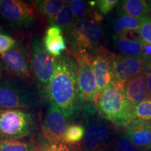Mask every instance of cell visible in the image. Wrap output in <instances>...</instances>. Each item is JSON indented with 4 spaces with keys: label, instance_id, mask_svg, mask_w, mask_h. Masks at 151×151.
Listing matches in <instances>:
<instances>
[{
    "label": "cell",
    "instance_id": "cell-1",
    "mask_svg": "<svg viewBox=\"0 0 151 151\" xmlns=\"http://www.w3.org/2000/svg\"><path fill=\"white\" fill-rule=\"evenodd\" d=\"M78 65L71 53L56 58L53 76L45 92L48 101L62 111L68 120L82 109L78 90Z\"/></svg>",
    "mask_w": 151,
    "mask_h": 151
},
{
    "label": "cell",
    "instance_id": "cell-2",
    "mask_svg": "<svg viewBox=\"0 0 151 151\" xmlns=\"http://www.w3.org/2000/svg\"><path fill=\"white\" fill-rule=\"evenodd\" d=\"M124 83L113 81L98 95L96 101L99 116L116 127H125L132 122L133 107L124 95Z\"/></svg>",
    "mask_w": 151,
    "mask_h": 151
},
{
    "label": "cell",
    "instance_id": "cell-3",
    "mask_svg": "<svg viewBox=\"0 0 151 151\" xmlns=\"http://www.w3.org/2000/svg\"><path fill=\"white\" fill-rule=\"evenodd\" d=\"M66 34L69 52L74 57L92 55L103 47V32L100 23L93 19L76 20Z\"/></svg>",
    "mask_w": 151,
    "mask_h": 151
},
{
    "label": "cell",
    "instance_id": "cell-4",
    "mask_svg": "<svg viewBox=\"0 0 151 151\" xmlns=\"http://www.w3.org/2000/svg\"><path fill=\"white\" fill-rule=\"evenodd\" d=\"M37 124V114L29 109H0V141L30 139Z\"/></svg>",
    "mask_w": 151,
    "mask_h": 151
},
{
    "label": "cell",
    "instance_id": "cell-5",
    "mask_svg": "<svg viewBox=\"0 0 151 151\" xmlns=\"http://www.w3.org/2000/svg\"><path fill=\"white\" fill-rule=\"evenodd\" d=\"M84 138L78 144L80 151H106L112 147L116 132L108 120L95 116V112L85 115Z\"/></svg>",
    "mask_w": 151,
    "mask_h": 151
},
{
    "label": "cell",
    "instance_id": "cell-6",
    "mask_svg": "<svg viewBox=\"0 0 151 151\" xmlns=\"http://www.w3.org/2000/svg\"><path fill=\"white\" fill-rule=\"evenodd\" d=\"M40 98L38 92L24 83L0 82V109L32 110L40 105Z\"/></svg>",
    "mask_w": 151,
    "mask_h": 151
},
{
    "label": "cell",
    "instance_id": "cell-7",
    "mask_svg": "<svg viewBox=\"0 0 151 151\" xmlns=\"http://www.w3.org/2000/svg\"><path fill=\"white\" fill-rule=\"evenodd\" d=\"M78 65V90L80 102L84 115L96 112L97 84L92 71V55L82 54L75 57Z\"/></svg>",
    "mask_w": 151,
    "mask_h": 151
},
{
    "label": "cell",
    "instance_id": "cell-8",
    "mask_svg": "<svg viewBox=\"0 0 151 151\" xmlns=\"http://www.w3.org/2000/svg\"><path fill=\"white\" fill-rule=\"evenodd\" d=\"M30 62L33 78L44 92L53 76L56 58L48 53L39 37L32 38L29 48Z\"/></svg>",
    "mask_w": 151,
    "mask_h": 151
},
{
    "label": "cell",
    "instance_id": "cell-9",
    "mask_svg": "<svg viewBox=\"0 0 151 151\" xmlns=\"http://www.w3.org/2000/svg\"><path fill=\"white\" fill-rule=\"evenodd\" d=\"M38 14L35 3L22 0H0V15L20 29L32 27L37 21Z\"/></svg>",
    "mask_w": 151,
    "mask_h": 151
},
{
    "label": "cell",
    "instance_id": "cell-10",
    "mask_svg": "<svg viewBox=\"0 0 151 151\" xmlns=\"http://www.w3.org/2000/svg\"><path fill=\"white\" fill-rule=\"evenodd\" d=\"M0 62L1 68L20 80L29 81L32 78L29 49L20 41L0 55Z\"/></svg>",
    "mask_w": 151,
    "mask_h": 151
},
{
    "label": "cell",
    "instance_id": "cell-11",
    "mask_svg": "<svg viewBox=\"0 0 151 151\" xmlns=\"http://www.w3.org/2000/svg\"><path fill=\"white\" fill-rule=\"evenodd\" d=\"M69 120L56 106L49 103L39 134L38 145L60 143L69 125Z\"/></svg>",
    "mask_w": 151,
    "mask_h": 151
},
{
    "label": "cell",
    "instance_id": "cell-12",
    "mask_svg": "<svg viewBox=\"0 0 151 151\" xmlns=\"http://www.w3.org/2000/svg\"><path fill=\"white\" fill-rule=\"evenodd\" d=\"M113 55V53L102 47L92 55V71L97 84L96 101L98 95L114 81L112 66Z\"/></svg>",
    "mask_w": 151,
    "mask_h": 151
},
{
    "label": "cell",
    "instance_id": "cell-13",
    "mask_svg": "<svg viewBox=\"0 0 151 151\" xmlns=\"http://www.w3.org/2000/svg\"><path fill=\"white\" fill-rule=\"evenodd\" d=\"M146 60L123 55H113L112 66L114 81L125 83L145 72Z\"/></svg>",
    "mask_w": 151,
    "mask_h": 151
},
{
    "label": "cell",
    "instance_id": "cell-14",
    "mask_svg": "<svg viewBox=\"0 0 151 151\" xmlns=\"http://www.w3.org/2000/svg\"><path fill=\"white\" fill-rule=\"evenodd\" d=\"M124 133L140 150L151 148V120H134L124 127Z\"/></svg>",
    "mask_w": 151,
    "mask_h": 151
},
{
    "label": "cell",
    "instance_id": "cell-15",
    "mask_svg": "<svg viewBox=\"0 0 151 151\" xmlns=\"http://www.w3.org/2000/svg\"><path fill=\"white\" fill-rule=\"evenodd\" d=\"M124 92L128 103L133 108L143 101L150 99L146 73L138 75L124 83Z\"/></svg>",
    "mask_w": 151,
    "mask_h": 151
},
{
    "label": "cell",
    "instance_id": "cell-16",
    "mask_svg": "<svg viewBox=\"0 0 151 151\" xmlns=\"http://www.w3.org/2000/svg\"><path fill=\"white\" fill-rule=\"evenodd\" d=\"M42 41L48 53L55 58L63 55L67 49V43L63 31L61 27L54 23H51L47 28Z\"/></svg>",
    "mask_w": 151,
    "mask_h": 151
},
{
    "label": "cell",
    "instance_id": "cell-17",
    "mask_svg": "<svg viewBox=\"0 0 151 151\" xmlns=\"http://www.w3.org/2000/svg\"><path fill=\"white\" fill-rule=\"evenodd\" d=\"M115 48L121 55L143 58V46L141 38L127 35H113Z\"/></svg>",
    "mask_w": 151,
    "mask_h": 151
},
{
    "label": "cell",
    "instance_id": "cell-18",
    "mask_svg": "<svg viewBox=\"0 0 151 151\" xmlns=\"http://www.w3.org/2000/svg\"><path fill=\"white\" fill-rule=\"evenodd\" d=\"M119 16H127L141 20L150 15L146 1L143 0H124L118 4Z\"/></svg>",
    "mask_w": 151,
    "mask_h": 151
},
{
    "label": "cell",
    "instance_id": "cell-19",
    "mask_svg": "<svg viewBox=\"0 0 151 151\" xmlns=\"http://www.w3.org/2000/svg\"><path fill=\"white\" fill-rule=\"evenodd\" d=\"M114 35H127L140 38V20L127 16H119L113 24Z\"/></svg>",
    "mask_w": 151,
    "mask_h": 151
},
{
    "label": "cell",
    "instance_id": "cell-20",
    "mask_svg": "<svg viewBox=\"0 0 151 151\" xmlns=\"http://www.w3.org/2000/svg\"><path fill=\"white\" fill-rule=\"evenodd\" d=\"M35 4L38 13L51 22L65 6V1L60 0H41L35 1Z\"/></svg>",
    "mask_w": 151,
    "mask_h": 151
},
{
    "label": "cell",
    "instance_id": "cell-21",
    "mask_svg": "<svg viewBox=\"0 0 151 151\" xmlns=\"http://www.w3.org/2000/svg\"><path fill=\"white\" fill-rule=\"evenodd\" d=\"M37 143L29 140L0 141V151H37Z\"/></svg>",
    "mask_w": 151,
    "mask_h": 151
},
{
    "label": "cell",
    "instance_id": "cell-22",
    "mask_svg": "<svg viewBox=\"0 0 151 151\" xmlns=\"http://www.w3.org/2000/svg\"><path fill=\"white\" fill-rule=\"evenodd\" d=\"M86 129L82 124L73 123L68 125L64 134L62 142L69 145H78L84 138Z\"/></svg>",
    "mask_w": 151,
    "mask_h": 151
},
{
    "label": "cell",
    "instance_id": "cell-23",
    "mask_svg": "<svg viewBox=\"0 0 151 151\" xmlns=\"http://www.w3.org/2000/svg\"><path fill=\"white\" fill-rule=\"evenodd\" d=\"M75 21V17L71 6L65 4L51 23L55 24L61 27L65 34L73 27Z\"/></svg>",
    "mask_w": 151,
    "mask_h": 151
},
{
    "label": "cell",
    "instance_id": "cell-24",
    "mask_svg": "<svg viewBox=\"0 0 151 151\" xmlns=\"http://www.w3.org/2000/svg\"><path fill=\"white\" fill-rule=\"evenodd\" d=\"M70 6L76 20L89 19L90 17L93 16V8L90 6L88 1L75 0L70 4Z\"/></svg>",
    "mask_w": 151,
    "mask_h": 151
},
{
    "label": "cell",
    "instance_id": "cell-25",
    "mask_svg": "<svg viewBox=\"0 0 151 151\" xmlns=\"http://www.w3.org/2000/svg\"><path fill=\"white\" fill-rule=\"evenodd\" d=\"M112 148L113 151H141L130 141L124 132L116 134Z\"/></svg>",
    "mask_w": 151,
    "mask_h": 151
},
{
    "label": "cell",
    "instance_id": "cell-26",
    "mask_svg": "<svg viewBox=\"0 0 151 151\" xmlns=\"http://www.w3.org/2000/svg\"><path fill=\"white\" fill-rule=\"evenodd\" d=\"M132 122L134 120H151V99L146 100L132 109Z\"/></svg>",
    "mask_w": 151,
    "mask_h": 151
},
{
    "label": "cell",
    "instance_id": "cell-27",
    "mask_svg": "<svg viewBox=\"0 0 151 151\" xmlns=\"http://www.w3.org/2000/svg\"><path fill=\"white\" fill-rule=\"evenodd\" d=\"M37 151H80L78 145H69L63 142L49 143V144H37Z\"/></svg>",
    "mask_w": 151,
    "mask_h": 151
},
{
    "label": "cell",
    "instance_id": "cell-28",
    "mask_svg": "<svg viewBox=\"0 0 151 151\" xmlns=\"http://www.w3.org/2000/svg\"><path fill=\"white\" fill-rule=\"evenodd\" d=\"M139 35L143 42L151 46V16H147L140 20Z\"/></svg>",
    "mask_w": 151,
    "mask_h": 151
},
{
    "label": "cell",
    "instance_id": "cell-29",
    "mask_svg": "<svg viewBox=\"0 0 151 151\" xmlns=\"http://www.w3.org/2000/svg\"><path fill=\"white\" fill-rule=\"evenodd\" d=\"M118 2L117 0H99L96 1V8L101 16H106L118 5Z\"/></svg>",
    "mask_w": 151,
    "mask_h": 151
},
{
    "label": "cell",
    "instance_id": "cell-30",
    "mask_svg": "<svg viewBox=\"0 0 151 151\" xmlns=\"http://www.w3.org/2000/svg\"><path fill=\"white\" fill-rule=\"evenodd\" d=\"M17 41L14 38L0 32V55L10 50L16 45Z\"/></svg>",
    "mask_w": 151,
    "mask_h": 151
},
{
    "label": "cell",
    "instance_id": "cell-31",
    "mask_svg": "<svg viewBox=\"0 0 151 151\" xmlns=\"http://www.w3.org/2000/svg\"><path fill=\"white\" fill-rule=\"evenodd\" d=\"M146 79H147V86H148V92L150 94V97L151 99V72H146Z\"/></svg>",
    "mask_w": 151,
    "mask_h": 151
},
{
    "label": "cell",
    "instance_id": "cell-32",
    "mask_svg": "<svg viewBox=\"0 0 151 151\" xmlns=\"http://www.w3.org/2000/svg\"><path fill=\"white\" fill-rule=\"evenodd\" d=\"M151 72V58L147 60L146 67H145V72Z\"/></svg>",
    "mask_w": 151,
    "mask_h": 151
},
{
    "label": "cell",
    "instance_id": "cell-33",
    "mask_svg": "<svg viewBox=\"0 0 151 151\" xmlns=\"http://www.w3.org/2000/svg\"><path fill=\"white\" fill-rule=\"evenodd\" d=\"M147 5H148L149 12H150V15L151 16V1H146Z\"/></svg>",
    "mask_w": 151,
    "mask_h": 151
},
{
    "label": "cell",
    "instance_id": "cell-34",
    "mask_svg": "<svg viewBox=\"0 0 151 151\" xmlns=\"http://www.w3.org/2000/svg\"><path fill=\"white\" fill-rule=\"evenodd\" d=\"M1 77H2V71H1V67L0 65V82H1Z\"/></svg>",
    "mask_w": 151,
    "mask_h": 151
},
{
    "label": "cell",
    "instance_id": "cell-35",
    "mask_svg": "<svg viewBox=\"0 0 151 151\" xmlns=\"http://www.w3.org/2000/svg\"><path fill=\"white\" fill-rule=\"evenodd\" d=\"M106 151H113V148H112V147H111V148H109V150H107Z\"/></svg>",
    "mask_w": 151,
    "mask_h": 151
}]
</instances>
